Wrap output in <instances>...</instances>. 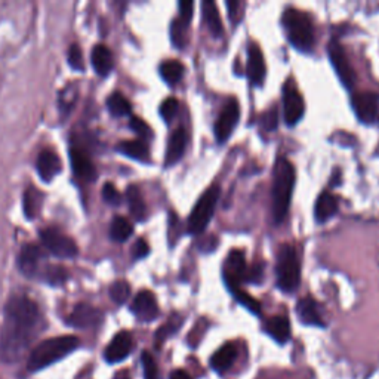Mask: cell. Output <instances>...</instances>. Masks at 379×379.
<instances>
[{"instance_id":"cell-1","label":"cell","mask_w":379,"mask_h":379,"mask_svg":"<svg viewBox=\"0 0 379 379\" xmlns=\"http://www.w3.org/2000/svg\"><path fill=\"white\" fill-rule=\"evenodd\" d=\"M44 329L42 311L25 295L9 298L0 329V360L8 365L20 361Z\"/></svg>"},{"instance_id":"cell-2","label":"cell","mask_w":379,"mask_h":379,"mask_svg":"<svg viewBox=\"0 0 379 379\" xmlns=\"http://www.w3.org/2000/svg\"><path fill=\"white\" fill-rule=\"evenodd\" d=\"M79 345L80 339L74 335L54 337L47 341H42L30 353L27 368L30 372H39L54 365V363L63 360L74 350H78Z\"/></svg>"},{"instance_id":"cell-3","label":"cell","mask_w":379,"mask_h":379,"mask_svg":"<svg viewBox=\"0 0 379 379\" xmlns=\"http://www.w3.org/2000/svg\"><path fill=\"white\" fill-rule=\"evenodd\" d=\"M272 219L280 224L289 210L292 193L295 187V168L286 159H279L275 166V176H272Z\"/></svg>"},{"instance_id":"cell-4","label":"cell","mask_w":379,"mask_h":379,"mask_svg":"<svg viewBox=\"0 0 379 379\" xmlns=\"http://www.w3.org/2000/svg\"><path fill=\"white\" fill-rule=\"evenodd\" d=\"M283 27L287 33V39L299 51L308 52L314 47V28L313 23L306 12L295 8H287L283 13Z\"/></svg>"},{"instance_id":"cell-5","label":"cell","mask_w":379,"mask_h":379,"mask_svg":"<svg viewBox=\"0 0 379 379\" xmlns=\"http://www.w3.org/2000/svg\"><path fill=\"white\" fill-rule=\"evenodd\" d=\"M277 286L286 294L295 292L301 282V265L298 255L291 245H282L277 253Z\"/></svg>"},{"instance_id":"cell-6","label":"cell","mask_w":379,"mask_h":379,"mask_svg":"<svg viewBox=\"0 0 379 379\" xmlns=\"http://www.w3.org/2000/svg\"><path fill=\"white\" fill-rule=\"evenodd\" d=\"M219 194L221 188L218 186H212L202 194L200 199L197 200L188 218V231L191 234H200L202 231H205L212 217H214Z\"/></svg>"},{"instance_id":"cell-7","label":"cell","mask_w":379,"mask_h":379,"mask_svg":"<svg viewBox=\"0 0 379 379\" xmlns=\"http://www.w3.org/2000/svg\"><path fill=\"white\" fill-rule=\"evenodd\" d=\"M40 240L43 246L47 248L54 256L63 258V260H71L79 253V248L76 241L66 236L64 233L58 231L56 229H44L40 231Z\"/></svg>"},{"instance_id":"cell-8","label":"cell","mask_w":379,"mask_h":379,"mask_svg":"<svg viewBox=\"0 0 379 379\" xmlns=\"http://www.w3.org/2000/svg\"><path fill=\"white\" fill-rule=\"evenodd\" d=\"M327 54L330 63L333 68H335L342 85L347 88H351L356 83V73L353 70L351 63L348 61V56L342 48V44L338 40H330L327 47Z\"/></svg>"},{"instance_id":"cell-9","label":"cell","mask_w":379,"mask_h":379,"mask_svg":"<svg viewBox=\"0 0 379 379\" xmlns=\"http://www.w3.org/2000/svg\"><path fill=\"white\" fill-rule=\"evenodd\" d=\"M351 105L360 122L372 125L379 119V97L373 92H357L351 98Z\"/></svg>"},{"instance_id":"cell-10","label":"cell","mask_w":379,"mask_h":379,"mask_svg":"<svg viewBox=\"0 0 379 379\" xmlns=\"http://www.w3.org/2000/svg\"><path fill=\"white\" fill-rule=\"evenodd\" d=\"M246 263H245V253L236 249L231 251L227 256V260L222 267L224 272V280L227 286L230 287V291H234L239 287L241 282H245V275H246Z\"/></svg>"},{"instance_id":"cell-11","label":"cell","mask_w":379,"mask_h":379,"mask_svg":"<svg viewBox=\"0 0 379 379\" xmlns=\"http://www.w3.org/2000/svg\"><path fill=\"white\" fill-rule=\"evenodd\" d=\"M102 318H104V314L100 308L90 304H85V302H80V304H78L73 308V311L67 317V323L76 329H90V327L100 326Z\"/></svg>"},{"instance_id":"cell-12","label":"cell","mask_w":379,"mask_h":379,"mask_svg":"<svg viewBox=\"0 0 379 379\" xmlns=\"http://www.w3.org/2000/svg\"><path fill=\"white\" fill-rule=\"evenodd\" d=\"M240 116V109L237 100L231 98L229 102L224 105V109L215 124V138L219 144H224L229 136L233 133Z\"/></svg>"},{"instance_id":"cell-13","label":"cell","mask_w":379,"mask_h":379,"mask_svg":"<svg viewBox=\"0 0 379 379\" xmlns=\"http://www.w3.org/2000/svg\"><path fill=\"white\" fill-rule=\"evenodd\" d=\"M304 100H302L301 94L294 86L287 85L283 92V114L286 124L289 126L296 125L304 114Z\"/></svg>"},{"instance_id":"cell-14","label":"cell","mask_w":379,"mask_h":379,"mask_svg":"<svg viewBox=\"0 0 379 379\" xmlns=\"http://www.w3.org/2000/svg\"><path fill=\"white\" fill-rule=\"evenodd\" d=\"M132 347L133 339L131 333L126 330L119 332L117 335H114L112 342L107 345V348H105L104 359L107 363H112V365L119 361H124L131 354Z\"/></svg>"},{"instance_id":"cell-15","label":"cell","mask_w":379,"mask_h":379,"mask_svg":"<svg viewBox=\"0 0 379 379\" xmlns=\"http://www.w3.org/2000/svg\"><path fill=\"white\" fill-rule=\"evenodd\" d=\"M132 313L143 322H151L159 315V306L156 296L150 291H141L132 301Z\"/></svg>"},{"instance_id":"cell-16","label":"cell","mask_w":379,"mask_h":379,"mask_svg":"<svg viewBox=\"0 0 379 379\" xmlns=\"http://www.w3.org/2000/svg\"><path fill=\"white\" fill-rule=\"evenodd\" d=\"M42 258H43V253L39 246L33 243L23 246L18 255V268L21 271V275L28 279L36 277L39 275Z\"/></svg>"},{"instance_id":"cell-17","label":"cell","mask_w":379,"mask_h":379,"mask_svg":"<svg viewBox=\"0 0 379 379\" xmlns=\"http://www.w3.org/2000/svg\"><path fill=\"white\" fill-rule=\"evenodd\" d=\"M70 160L76 176L83 181H94L97 179L95 164L83 150L74 147L70 150Z\"/></svg>"},{"instance_id":"cell-18","label":"cell","mask_w":379,"mask_h":379,"mask_svg":"<svg viewBox=\"0 0 379 379\" xmlns=\"http://www.w3.org/2000/svg\"><path fill=\"white\" fill-rule=\"evenodd\" d=\"M248 78L253 85H261L265 79L264 55L256 43H251L248 52Z\"/></svg>"},{"instance_id":"cell-19","label":"cell","mask_w":379,"mask_h":379,"mask_svg":"<svg viewBox=\"0 0 379 379\" xmlns=\"http://www.w3.org/2000/svg\"><path fill=\"white\" fill-rule=\"evenodd\" d=\"M296 314L299 317V320L304 325L318 326V327L325 326V322H323L322 314H320V308H318L317 302L310 296L302 298L298 301Z\"/></svg>"},{"instance_id":"cell-20","label":"cell","mask_w":379,"mask_h":379,"mask_svg":"<svg viewBox=\"0 0 379 379\" xmlns=\"http://www.w3.org/2000/svg\"><path fill=\"white\" fill-rule=\"evenodd\" d=\"M37 172L39 176L49 183L59 172H61V160L51 150H43L37 157Z\"/></svg>"},{"instance_id":"cell-21","label":"cell","mask_w":379,"mask_h":379,"mask_svg":"<svg viewBox=\"0 0 379 379\" xmlns=\"http://www.w3.org/2000/svg\"><path fill=\"white\" fill-rule=\"evenodd\" d=\"M187 141L188 136L186 129L178 128L169 140L168 144V150H166V159H164V164L166 166H172L175 164L181 157H183L184 151L187 148Z\"/></svg>"},{"instance_id":"cell-22","label":"cell","mask_w":379,"mask_h":379,"mask_svg":"<svg viewBox=\"0 0 379 379\" xmlns=\"http://www.w3.org/2000/svg\"><path fill=\"white\" fill-rule=\"evenodd\" d=\"M338 199L335 195L329 191H323L320 195H318V199L315 202V207H314V215H315V221L317 222H326L329 221L333 215L338 212Z\"/></svg>"},{"instance_id":"cell-23","label":"cell","mask_w":379,"mask_h":379,"mask_svg":"<svg viewBox=\"0 0 379 379\" xmlns=\"http://www.w3.org/2000/svg\"><path fill=\"white\" fill-rule=\"evenodd\" d=\"M92 66L100 76H109L114 67V56L113 52L105 47V44H97L90 54Z\"/></svg>"},{"instance_id":"cell-24","label":"cell","mask_w":379,"mask_h":379,"mask_svg":"<svg viewBox=\"0 0 379 379\" xmlns=\"http://www.w3.org/2000/svg\"><path fill=\"white\" fill-rule=\"evenodd\" d=\"M236 357H237V348L234 344L229 342L222 345L219 350L212 356L210 366L214 368V371H217L218 373H224L225 371H229L233 366Z\"/></svg>"},{"instance_id":"cell-25","label":"cell","mask_w":379,"mask_h":379,"mask_svg":"<svg viewBox=\"0 0 379 379\" xmlns=\"http://www.w3.org/2000/svg\"><path fill=\"white\" fill-rule=\"evenodd\" d=\"M265 330L279 344H284L291 339V323L284 315L271 317L265 325Z\"/></svg>"},{"instance_id":"cell-26","label":"cell","mask_w":379,"mask_h":379,"mask_svg":"<svg viewBox=\"0 0 379 379\" xmlns=\"http://www.w3.org/2000/svg\"><path fill=\"white\" fill-rule=\"evenodd\" d=\"M202 11H203V18L206 21L209 32L217 39L221 37L224 33V27H222V21H221L217 5L214 2H210V0H207V2L202 4Z\"/></svg>"},{"instance_id":"cell-27","label":"cell","mask_w":379,"mask_h":379,"mask_svg":"<svg viewBox=\"0 0 379 379\" xmlns=\"http://www.w3.org/2000/svg\"><path fill=\"white\" fill-rule=\"evenodd\" d=\"M126 199L129 203L132 217L136 221H144L147 217V206H145L140 188L136 186H129L126 190Z\"/></svg>"},{"instance_id":"cell-28","label":"cell","mask_w":379,"mask_h":379,"mask_svg":"<svg viewBox=\"0 0 379 379\" xmlns=\"http://www.w3.org/2000/svg\"><path fill=\"white\" fill-rule=\"evenodd\" d=\"M117 148H119L120 153L128 156V157H131V159H135V160L148 162V159H150L148 145L144 141H141V140L124 141Z\"/></svg>"},{"instance_id":"cell-29","label":"cell","mask_w":379,"mask_h":379,"mask_svg":"<svg viewBox=\"0 0 379 379\" xmlns=\"http://www.w3.org/2000/svg\"><path fill=\"white\" fill-rule=\"evenodd\" d=\"M43 205V195L36 188H28L24 194V214L28 219L39 217Z\"/></svg>"},{"instance_id":"cell-30","label":"cell","mask_w":379,"mask_h":379,"mask_svg":"<svg viewBox=\"0 0 379 379\" xmlns=\"http://www.w3.org/2000/svg\"><path fill=\"white\" fill-rule=\"evenodd\" d=\"M133 233V225L124 217H116L110 227V237L119 243H124Z\"/></svg>"},{"instance_id":"cell-31","label":"cell","mask_w":379,"mask_h":379,"mask_svg":"<svg viewBox=\"0 0 379 379\" xmlns=\"http://www.w3.org/2000/svg\"><path fill=\"white\" fill-rule=\"evenodd\" d=\"M107 107L110 110V113L116 117H125L131 114V102L128 101L126 97H124L120 92H114L110 95V98L107 100Z\"/></svg>"},{"instance_id":"cell-32","label":"cell","mask_w":379,"mask_h":379,"mask_svg":"<svg viewBox=\"0 0 379 379\" xmlns=\"http://www.w3.org/2000/svg\"><path fill=\"white\" fill-rule=\"evenodd\" d=\"M183 73H184V67L179 61H172L171 59V61H164L160 66L162 78L166 83H169V85L178 83L181 78H183Z\"/></svg>"},{"instance_id":"cell-33","label":"cell","mask_w":379,"mask_h":379,"mask_svg":"<svg viewBox=\"0 0 379 379\" xmlns=\"http://www.w3.org/2000/svg\"><path fill=\"white\" fill-rule=\"evenodd\" d=\"M42 279L51 286H61L67 282L68 272L63 265H48L42 272Z\"/></svg>"},{"instance_id":"cell-34","label":"cell","mask_w":379,"mask_h":379,"mask_svg":"<svg viewBox=\"0 0 379 379\" xmlns=\"http://www.w3.org/2000/svg\"><path fill=\"white\" fill-rule=\"evenodd\" d=\"M187 27H188V24H186L184 21H181L179 18L174 20V23L171 25V39L178 49H183L188 42Z\"/></svg>"},{"instance_id":"cell-35","label":"cell","mask_w":379,"mask_h":379,"mask_svg":"<svg viewBox=\"0 0 379 379\" xmlns=\"http://www.w3.org/2000/svg\"><path fill=\"white\" fill-rule=\"evenodd\" d=\"M181 322H183V318H181V317H178V315L171 317L169 320H168V323H164V325L156 332V338H155L156 345L160 347L166 339H168V338L172 335V333H175V332L179 329Z\"/></svg>"},{"instance_id":"cell-36","label":"cell","mask_w":379,"mask_h":379,"mask_svg":"<svg viewBox=\"0 0 379 379\" xmlns=\"http://www.w3.org/2000/svg\"><path fill=\"white\" fill-rule=\"evenodd\" d=\"M131 296V286L125 280H117L110 287V298L116 302V304L122 306Z\"/></svg>"},{"instance_id":"cell-37","label":"cell","mask_w":379,"mask_h":379,"mask_svg":"<svg viewBox=\"0 0 379 379\" xmlns=\"http://www.w3.org/2000/svg\"><path fill=\"white\" fill-rule=\"evenodd\" d=\"M231 292H233L234 298L240 302V304L245 306L249 311H252L253 314H260L261 313V304L255 298H252L248 292L241 291L240 287H237V289H234Z\"/></svg>"},{"instance_id":"cell-38","label":"cell","mask_w":379,"mask_h":379,"mask_svg":"<svg viewBox=\"0 0 379 379\" xmlns=\"http://www.w3.org/2000/svg\"><path fill=\"white\" fill-rule=\"evenodd\" d=\"M141 361H143L144 379H159V368L155 357L148 351H144L141 356Z\"/></svg>"},{"instance_id":"cell-39","label":"cell","mask_w":379,"mask_h":379,"mask_svg":"<svg viewBox=\"0 0 379 379\" xmlns=\"http://www.w3.org/2000/svg\"><path fill=\"white\" fill-rule=\"evenodd\" d=\"M102 199H104L105 203L113 205V206H119L120 203H122V195H120V193L117 191V188L112 183L104 184V187H102Z\"/></svg>"},{"instance_id":"cell-40","label":"cell","mask_w":379,"mask_h":379,"mask_svg":"<svg viewBox=\"0 0 379 379\" xmlns=\"http://www.w3.org/2000/svg\"><path fill=\"white\" fill-rule=\"evenodd\" d=\"M178 107H179V104H178V101L175 98H168V100H164L162 102V105H160V114L164 119V122H171V120L178 113Z\"/></svg>"},{"instance_id":"cell-41","label":"cell","mask_w":379,"mask_h":379,"mask_svg":"<svg viewBox=\"0 0 379 379\" xmlns=\"http://www.w3.org/2000/svg\"><path fill=\"white\" fill-rule=\"evenodd\" d=\"M68 64L71 66V68L78 70V71H83L85 70V64H83V55L80 48L78 44H71L68 49Z\"/></svg>"},{"instance_id":"cell-42","label":"cell","mask_w":379,"mask_h":379,"mask_svg":"<svg viewBox=\"0 0 379 379\" xmlns=\"http://www.w3.org/2000/svg\"><path fill=\"white\" fill-rule=\"evenodd\" d=\"M129 126L136 135L143 136V138H150V136H151L150 126L140 117H132L131 122H129Z\"/></svg>"},{"instance_id":"cell-43","label":"cell","mask_w":379,"mask_h":379,"mask_svg":"<svg viewBox=\"0 0 379 379\" xmlns=\"http://www.w3.org/2000/svg\"><path fill=\"white\" fill-rule=\"evenodd\" d=\"M279 125V116H277V110L271 109L270 112H267L263 119H261V126L264 131L272 132Z\"/></svg>"},{"instance_id":"cell-44","label":"cell","mask_w":379,"mask_h":379,"mask_svg":"<svg viewBox=\"0 0 379 379\" xmlns=\"http://www.w3.org/2000/svg\"><path fill=\"white\" fill-rule=\"evenodd\" d=\"M263 265L261 264H253L252 267H249L246 270V275H245V282H251V283H255V284H260L261 280H263Z\"/></svg>"},{"instance_id":"cell-45","label":"cell","mask_w":379,"mask_h":379,"mask_svg":"<svg viewBox=\"0 0 379 379\" xmlns=\"http://www.w3.org/2000/svg\"><path fill=\"white\" fill-rule=\"evenodd\" d=\"M148 253H150V246H148V243H147V241H145L144 239H140V240L135 243L133 251H132L133 260H143V258H145Z\"/></svg>"},{"instance_id":"cell-46","label":"cell","mask_w":379,"mask_h":379,"mask_svg":"<svg viewBox=\"0 0 379 379\" xmlns=\"http://www.w3.org/2000/svg\"><path fill=\"white\" fill-rule=\"evenodd\" d=\"M193 9H194L193 2H181L179 4V20L188 24L193 18Z\"/></svg>"},{"instance_id":"cell-47","label":"cell","mask_w":379,"mask_h":379,"mask_svg":"<svg viewBox=\"0 0 379 379\" xmlns=\"http://www.w3.org/2000/svg\"><path fill=\"white\" fill-rule=\"evenodd\" d=\"M227 8H229V13H230V18L231 20H236V15L239 12V8H240V4L239 2H229L227 4Z\"/></svg>"},{"instance_id":"cell-48","label":"cell","mask_w":379,"mask_h":379,"mask_svg":"<svg viewBox=\"0 0 379 379\" xmlns=\"http://www.w3.org/2000/svg\"><path fill=\"white\" fill-rule=\"evenodd\" d=\"M171 379H193V378L186 371L178 369V371H174L171 373Z\"/></svg>"},{"instance_id":"cell-49","label":"cell","mask_w":379,"mask_h":379,"mask_svg":"<svg viewBox=\"0 0 379 379\" xmlns=\"http://www.w3.org/2000/svg\"><path fill=\"white\" fill-rule=\"evenodd\" d=\"M114 379H131V376H129V373L126 371H122V372H117Z\"/></svg>"}]
</instances>
